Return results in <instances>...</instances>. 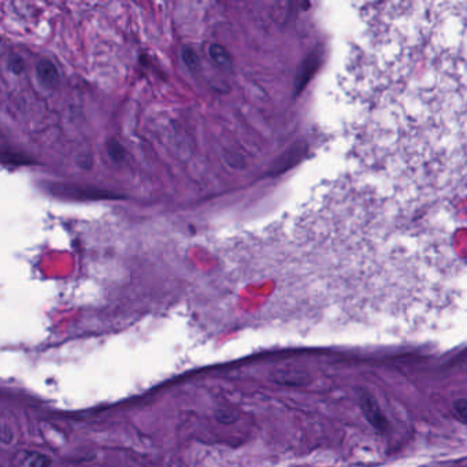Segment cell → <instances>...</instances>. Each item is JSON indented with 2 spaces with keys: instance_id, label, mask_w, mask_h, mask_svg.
I'll use <instances>...</instances> for the list:
<instances>
[{
  "instance_id": "1",
  "label": "cell",
  "mask_w": 467,
  "mask_h": 467,
  "mask_svg": "<svg viewBox=\"0 0 467 467\" xmlns=\"http://www.w3.org/2000/svg\"><path fill=\"white\" fill-rule=\"evenodd\" d=\"M340 102L343 144L404 174L467 185V3L363 10Z\"/></svg>"
},
{
  "instance_id": "2",
  "label": "cell",
  "mask_w": 467,
  "mask_h": 467,
  "mask_svg": "<svg viewBox=\"0 0 467 467\" xmlns=\"http://www.w3.org/2000/svg\"><path fill=\"white\" fill-rule=\"evenodd\" d=\"M45 189L58 197L77 200V202H98V200H120L125 199V196L107 191L95 188L91 185H80L70 182H50L45 184Z\"/></svg>"
},
{
  "instance_id": "3",
  "label": "cell",
  "mask_w": 467,
  "mask_h": 467,
  "mask_svg": "<svg viewBox=\"0 0 467 467\" xmlns=\"http://www.w3.org/2000/svg\"><path fill=\"white\" fill-rule=\"evenodd\" d=\"M359 407L366 421L380 433H385L389 429V421L382 413L377 400L370 395H363L359 399Z\"/></svg>"
},
{
  "instance_id": "4",
  "label": "cell",
  "mask_w": 467,
  "mask_h": 467,
  "mask_svg": "<svg viewBox=\"0 0 467 467\" xmlns=\"http://www.w3.org/2000/svg\"><path fill=\"white\" fill-rule=\"evenodd\" d=\"M51 459L48 455L34 450H18L8 462V467H50Z\"/></svg>"
},
{
  "instance_id": "5",
  "label": "cell",
  "mask_w": 467,
  "mask_h": 467,
  "mask_svg": "<svg viewBox=\"0 0 467 467\" xmlns=\"http://www.w3.org/2000/svg\"><path fill=\"white\" fill-rule=\"evenodd\" d=\"M36 76L44 88H55L59 84V72L50 59H41L36 65Z\"/></svg>"
},
{
  "instance_id": "6",
  "label": "cell",
  "mask_w": 467,
  "mask_h": 467,
  "mask_svg": "<svg viewBox=\"0 0 467 467\" xmlns=\"http://www.w3.org/2000/svg\"><path fill=\"white\" fill-rule=\"evenodd\" d=\"M208 54L211 56V59L222 69H230L232 67V58H230V54L228 52V50L221 45V44H210L208 47Z\"/></svg>"
},
{
  "instance_id": "7",
  "label": "cell",
  "mask_w": 467,
  "mask_h": 467,
  "mask_svg": "<svg viewBox=\"0 0 467 467\" xmlns=\"http://www.w3.org/2000/svg\"><path fill=\"white\" fill-rule=\"evenodd\" d=\"M181 56H182V61L184 63L191 69V70H197L199 66H200V59L196 54V51L192 48V47H182L181 50Z\"/></svg>"
},
{
  "instance_id": "8",
  "label": "cell",
  "mask_w": 467,
  "mask_h": 467,
  "mask_svg": "<svg viewBox=\"0 0 467 467\" xmlns=\"http://www.w3.org/2000/svg\"><path fill=\"white\" fill-rule=\"evenodd\" d=\"M453 410L454 414L457 415V418L467 425V399H458L454 402L453 404Z\"/></svg>"
},
{
  "instance_id": "9",
  "label": "cell",
  "mask_w": 467,
  "mask_h": 467,
  "mask_svg": "<svg viewBox=\"0 0 467 467\" xmlns=\"http://www.w3.org/2000/svg\"><path fill=\"white\" fill-rule=\"evenodd\" d=\"M107 151H109V155L111 156L114 160H121L124 156H125V151L122 149V146L117 142H109L107 144Z\"/></svg>"
},
{
  "instance_id": "10",
  "label": "cell",
  "mask_w": 467,
  "mask_h": 467,
  "mask_svg": "<svg viewBox=\"0 0 467 467\" xmlns=\"http://www.w3.org/2000/svg\"><path fill=\"white\" fill-rule=\"evenodd\" d=\"M8 69L15 73V74H19L23 69H25V62L21 56L18 55H11L10 59H8Z\"/></svg>"
}]
</instances>
